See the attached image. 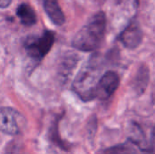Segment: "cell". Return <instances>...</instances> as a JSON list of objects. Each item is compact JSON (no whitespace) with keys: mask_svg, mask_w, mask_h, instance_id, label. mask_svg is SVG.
Returning <instances> with one entry per match:
<instances>
[{"mask_svg":"<svg viewBox=\"0 0 155 154\" xmlns=\"http://www.w3.org/2000/svg\"><path fill=\"white\" fill-rule=\"evenodd\" d=\"M105 30V14L103 11H99L75 34L72 40V45L79 51L94 52L102 45L104 40Z\"/></svg>","mask_w":155,"mask_h":154,"instance_id":"6da1fadb","label":"cell"},{"mask_svg":"<svg viewBox=\"0 0 155 154\" xmlns=\"http://www.w3.org/2000/svg\"><path fill=\"white\" fill-rule=\"evenodd\" d=\"M100 69L94 60L89 61L77 74L73 90L84 102L93 101L96 98V88L99 81Z\"/></svg>","mask_w":155,"mask_h":154,"instance_id":"7a4b0ae2","label":"cell"},{"mask_svg":"<svg viewBox=\"0 0 155 154\" xmlns=\"http://www.w3.org/2000/svg\"><path fill=\"white\" fill-rule=\"evenodd\" d=\"M55 40L53 31L45 30L39 35H32L25 41L24 47L28 56L34 60H42L51 50Z\"/></svg>","mask_w":155,"mask_h":154,"instance_id":"3957f363","label":"cell"},{"mask_svg":"<svg viewBox=\"0 0 155 154\" xmlns=\"http://www.w3.org/2000/svg\"><path fill=\"white\" fill-rule=\"evenodd\" d=\"M25 124V118L10 107L0 108V132L8 135L18 134Z\"/></svg>","mask_w":155,"mask_h":154,"instance_id":"277c9868","label":"cell"},{"mask_svg":"<svg viewBox=\"0 0 155 154\" xmlns=\"http://www.w3.org/2000/svg\"><path fill=\"white\" fill-rule=\"evenodd\" d=\"M120 84V78L117 73L107 71L100 76L96 88V98L106 100L110 98L117 90Z\"/></svg>","mask_w":155,"mask_h":154,"instance_id":"5b68a950","label":"cell"},{"mask_svg":"<svg viewBox=\"0 0 155 154\" xmlns=\"http://www.w3.org/2000/svg\"><path fill=\"white\" fill-rule=\"evenodd\" d=\"M143 38V32L135 19H133L119 35V40L124 46L131 50L137 48L142 44Z\"/></svg>","mask_w":155,"mask_h":154,"instance_id":"8992f818","label":"cell"},{"mask_svg":"<svg viewBox=\"0 0 155 154\" xmlns=\"http://www.w3.org/2000/svg\"><path fill=\"white\" fill-rule=\"evenodd\" d=\"M43 5L45 12L54 25L60 26L64 24L65 16L58 0H43Z\"/></svg>","mask_w":155,"mask_h":154,"instance_id":"52a82bcc","label":"cell"},{"mask_svg":"<svg viewBox=\"0 0 155 154\" xmlns=\"http://www.w3.org/2000/svg\"><path fill=\"white\" fill-rule=\"evenodd\" d=\"M16 15L25 26H32L36 24L37 17L35 11L26 3H22L17 6Z\"/></svg>","mask_w":155,"mask_h":154,"instance_id":"ba28073f","label":"cell"},{"mask_svg":"<svg viewBox=\"0 0 155 154\" xmlns=\"http://www.w3.org/2000/svg\"><path fill=\"white\" fill-rule=\"evenodd\" d=\"M150 80V70L146 65H142L139 67L135 77L134 78L133 87L137 94H143L145 91Z\"/></svg>","mask_w":155,"mask_h":154,"instance_id":"9c48e42d","label":"cell"},{"mask_svg":"<svg viewBox=\"0 0 155 154\" xmlns=\"http://www.w3.org/2000/svg\"><path fill=\"white\" fill-rule=\"evenodd\" d=\"M104 154H137V150L133 143H125L107 149Z\"/></svg>","mask_w":155,"mask_h":154,"instance_id":"30bf717a","label":"cell"},{"mask_svg":"<svg viewBox=\"0 0 155 154\" xmlns=\"http://www.w3.org/2000/svg\"><path fill=\"white\" fill-rule=\"evenodd\" d=\"M12 0H0V8H6L11 4Z\"/></svg>","mask_w":155,"mask_h":154,"instance_id":"8fae6325","label":"cell"},{"mask_svg":"<svg viewBox=\"0 0 155 154\" xmlns=\"http://www.w3.org/2000/svg\"><path fill=\"white\" fill-rule=\"evenodd\" d=\"M103 1H104V2L110 1V2H112V3H114V4H119L122 0H103Z\"/></svg>","mask_w":155,"mask_h":154,"instance_id":"7c38bea8","label":"cell"}]
</instances>
